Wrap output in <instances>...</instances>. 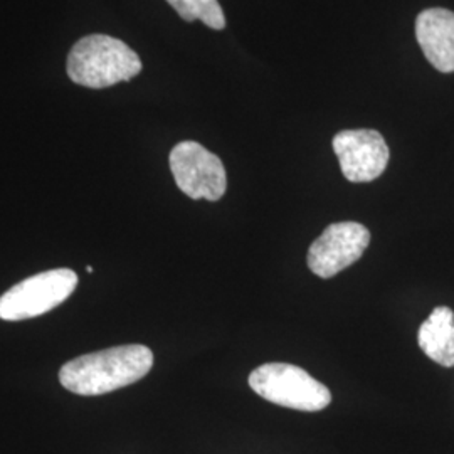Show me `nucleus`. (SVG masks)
I'll return each instance as SVG.
<instances>
[{
	"instance_id": "f257e3e1",
	"label": "nucleus",
	"mask_w": 454,
	"mask_h": 454,
	"mask_svg": "<svg viewBox=\"0 0 454 454\" xmlns=\"http://www.w3.org/2000/svg\"><path fill=\"white\" fill-rule=\"evenodd\" d=\"M152 365L153 354L145 345H120L66 362L59 382L78 395H103L138 382Z\"/></svg>"
},
{
	"instance_id": "f03ea898",
	"label": "nucleus",
	"mask_w": 454,
	"mask_h": 454,
	"mask_svg": "<svg viewBox=\"0 0 454 454\" xmlns=\"http://www.w3.org/2000/svg\"><path fill=\"white\" fill-rule=\"evenodd\" d=\"M66 66L71 82L93 90L130 82L142 71L138 54L123 41L105 34L80 39L71 49Z\"/></svg>"
},
{
	"instance_id": "7ed1b4c3",
	"label": "nucleus",
	"mask_w": 454,
	"mask_h": 454,
	"mask_svg": "<svg viewBox=\"0 0 454 454\" xmlns=\"http://www.w3.org/2000/svg\"><path fill=\"white\" fill-rule=\"evenodd\" d=\"M249 387L276 406L305 412L322 411L332 403V392L305 369L292 364H264L249 375Z\"/></svg>"
},
{
	"instance_id": "20e7f679",
	"label": "nucleus",
	"mask_w": 454,
	"mask_h": 454,
	"mask_svg": "<svg viewBox=\"0 0 454 454\" xmlns=\"http://www.w3.org/2000/svg\"><path fill=\"white\" fill-rule=\"evenodd\" d=\"M78 286L73 270L59 268L31 276L0 296V318L20 322L59 307Z\"/></svg>"
},
{
	"instance_id": "39448f33",
	"label": "nucleus",
	"mask_w": 454,
	"mask_h": 454,
	"mask_svg": "<svg viewBox=\"0 0 454 454\" xmlns=\"http://www.w3.org/2000/svg\"><path fill=\"white\" fill-rule=\"evenodd\" d=\"M170 170L180 191L191 199L215 202L226 194L224 163L197 142H180L170 152Z\"/></svg>"
},
{
	"instance_id": "423d86ee",
	"label": "nucleus",
	"mask_w": 454,
	"mask_h": 454,
	"mask_svg": "<svg viewBox=\"0 0 454 454\" xmlns=\"http://www.w3.org/2000/svg\"><path fill=\"white\" fill-rule=\"evenodd\" d=\"M371 243L369 229L343 221L325 229L309 249V268L320 278H333L357 262Z\"/></svg>"
},
{
	"instance_id": "0eeeda50",
	"label": "nucleus",
	"mask_w": 454,
	"mask_h": 454,
	"mask_svg": "<svg viewBox=\"0 0 454 454\" xmlns=\"http://www.w3.org/2000/svg\"><path fill=\"white\" fill-rule=\"evenodd\" d=\"M333 150L343 177L350 182H372L389 163V146L375 130H343L333 137Z\"/></svg>"
},
{
	"instance_id": "6e6552de",
	"label": "nucleus",
	"mask_w": 454,
	"mask_h": 454,
	"mask_svg": "<svg viewBox=\"0 0 454 454\" xmlns=\"http://www.w3.org/2000/svg\"><path fill=\"white\" fill-rule=\"evenodd\" d=\"M416 37L431 65L441 73H454V12L439 7L422 11Z\"/></svg>"
},
{
	"instance_id": "1a4fd4ad",
	"label": "nucleus",
	"mask_w": 454,
	"mask_h": 454,
	"mask_svg": "<svg viewBox=\"0 0 454 454\" xmlns=\"http://www.w3.org/2000/svg\"><path fill=\"white\" fill-rule=\"evenodd\" d=\"M422 352L442 367H454V313L448 307L433 309L418 333Z\"/></svg>"
},
{
	"instance_id": "9d476101",
	"label": "nucleus",
	"mask_w": 454,
	"mask_h": 454,
	"mask_svg": "<svg viewBox=\"0 0 454 454\" xmlns=\"http://www.w3.org/2000/svg\"><path fill=\"white\" fill-rule=\"evenodd\" d=\"M184 20H200L207 27L221 31L226 27V17L217 0H167Z\"/></svg>"
}]
</instances>
